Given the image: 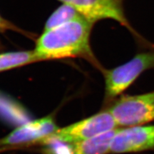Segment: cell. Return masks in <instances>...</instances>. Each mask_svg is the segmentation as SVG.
<instances>
[{"mask_svg":"<svg viewBox=\"0 0 154 154\" xmlns=\"http://www.w3.org/2000/svg\"><path fill=\"white\" fill-rule=\"evenodd\" d=\"M94 24L82 17L44 30L36 40L34 51L40 61L82 57L99 65L90 44Z\"/></svg>","mask_w":154,"mask_h":154,"instance_id":"1","label":"cell"},{"mask_svg":"<svg viewBox=\"0 0 154 154\" xmlns=\"http://www.w3.org/2000/svg\"><path fill=\"white\" fill-rule=\"evenodd\" d=\"M72 6L83 17L94 24L102 19L117 22L130 32L138 45L151 49L154 44L145 39L134 29L125 14L124 0H59Z\"/></svg>","mask_w":154,"mask_h":154,"instance_id":"2","label":"cell"},{"mask_svg":"<svg viewBox=\"0 0 154 154\" xmlns=\"http://www.w3.org/2000/svg\"><path fill=\"white\" fill-rule=\"evenodd\" d=\"M154 69V48L136 54L127 62L111 69H104L106 96L113 99L131 86L146 71Z\"/></svg>","mask_w":154,"mask_h":154,"instance_id":"3","label":"cell"},{"mask_svg":"<svg viewBox=\"0 0 154 154\" xmlns=\"http://www.w3.org/2000/svg\"><path fill=\"white\" fill-rule=\"evenodd\" d=\"M109 111L117 126H140L154 121V91L120 98Z\"/></svg>","mask_w":154,"mask_h":154,"instance_id":"4","label":"cell"},{"mask_svg":"<svg viewBox=\"0 0 154 154\" xmlns=\"http://www.w3.org/2000/svg\"><path fill=\"white\" fill-rule=\"evenodd\" d=\"M117 124L109 110L58 129L49 138L65 143H75L116 128Z\"/></svg>","mask_w":154,"mask_h":154,"instance_id":"5","label":"cell"},{"mask_svg":"<svg viewBox=\"0 0 154 154\" xmlns=\"http://www.w3.org/2000/svg\"><path fill=\"white\" fill-rule=\"evenodd\" d=\"M154 149V126H134L117 129L111 153H134Z\"/></svg>","mask_w":154,"mask_h":154,"instance_id":"6","label":"cell"},{"mask_svg":"<svg viewBox=\"0 0 154 154\" xmlns=\"http://www.w3.org/2000/svg\"><path fill=\"white\" fill-rule=\"evenodd\" d=\"M59 129L51 116L32 120L26 124L17 127L2 139L0 146H14L46 139Z\"/></svg>","mask_w":154,"mask_h":154,"instance_id":"7","label":"cell"},{"mask_svg":"<svg viewBox=\"0 0 154 154\" xmlns=\"http://www.w3.org/2000/svg\"><path fill=\"white\" fill-rule=\"evenodd\" d=\"M0 120L18 127L32 121V117L20 103L0 91Z\"/></svg>","mask_w":154,"mask_h":154,"instance_id":"8","label":"cell"},{"mask_svg":"<svg viewBox=\"0 0 154 154\" xmlns=\"http://www.w3.org/2000/svg\"><path fill=\"white\" fill-rule=\"evenodd\" d=\"M118 128L103 133L88 139L71 145L74 154H106Z\"/></svg>","mask_w":154,"mask_h":154,"instance_id":"9","label":"cell"},{"mask_svg":"<svg viewBox=\"0 0 154 154\" xmlns=\"http://www.w3.org/2000/svg\"><path fill=\"white\" fill-rule=\"evenodd\" d=\"M40 61L34 51H9L0 54V72Z\"/></svg>","mask_w":154,"mask_h":154,"instance_id":"10","label":"cell"},{"mask_svg":"<svg viewBox=\"0 0 154 154\" xmlns=\"http://www.w3.org/2000/svg\"><path fill=\"white\" fill-rule=\"evenodd\" d=\"M82 17V15L72 6L62 4L60 7L54 11V12L46 21L44 30L50 29L64 23Z\"/></svg>","mask_w":154,"mask_h":154,"instance_id":"11","label":"cell"},{"mask_svg":"<svg viewBox=\"0 0 154 154\" xmlns=\"http://www.w3.org/2000/svg\"><path fill=\"white\" fill-rule=\"evenodd\" d=\"M50 139H53V138H50ZM54 140V141L52 149L54 152V154H74L73 153L72 149L71 146H67L65 143L59 141V140Z\"/></svg>","mask_w":154,"mask_h":154,"instance_id":"12","label":"cell"},{"mask_svg":"<svg viewBox=\"0 0 154 154\" xmlns=\"http://www.w3.org/2000/svg\"><path fill=\"white\" fill-rule=\"evenodd\" d=\"M7 31H14V32H20L24 34V31L19 29L17 26L13 24L12 23L9 21L4 18V17L0 14V33H4V32H7Z\"/></svg>","mask_w":154,"mask_h":154,"instance_id":"13","label":"cell"}]
</instances>
